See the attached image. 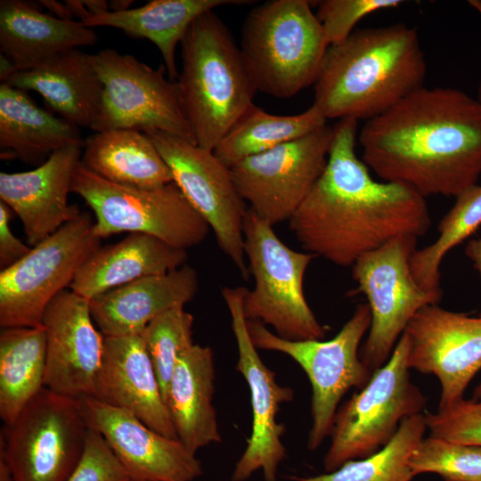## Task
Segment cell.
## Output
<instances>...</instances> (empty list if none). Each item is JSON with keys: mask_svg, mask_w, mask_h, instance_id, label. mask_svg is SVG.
<instances>
[{"mask_svg": "<svg viewBox=\"0 0 481 481\" xmlns=\"http://www.w3.org/2000/svg\"><path fill=\"white\" fill-rule=\"evenodd\" d=\"M357 121L340 119L326 167L289 220L304 250L343 267L404 235H425L431 219L425 198L409 185L378 182L355 153Z\"/></svg>", "mask_w": 481, "mask_h": 481, "instance_id": "6da1fadb", "label": "cell"}, {"mask_svg": "<svg viewBox=\"0 0 481 481\" xmlns=\"http://www.w3.org/2000/svg\"><path fill=\"white\" fill-rule=\"evenodd\" d=\"M363 161L382 181L423 198L457 197L481 175V104L450 87H420L359 134Z\"/></svg>", "mask_w": 481, "mask_h": 481, "instance_id": "7a4b0ae2", "label": "cell"}, {"mask_svg": "<svg viewBox=\"0 0 481 481\" xmlns=\"http://www.w3.org/2000/svg\"><path fill=\"white\" fill-rule=\"evenodd\" d=\"M427 63L415 29L404 24L355 29L330 45L314 82L328 118H373L422 87Z\"/></svg>", "mask_w": 481, "mask_h": 481, "instance_id": "3957f363", "label": "cell"}, {"mask_svg": "<svg viewBox=\"0 0 481 481\" xmlns=\"http://www.w3.org/2000/svg\"><path fill=\"white\" fill-rule=\"evenodd\" d=\"M180 45L183 108L196 143L214 151L254 104L257 90L240 48L214 11L199 16Z\"/></svg>", "mask_w": 481, "mask_h": 481, "instance_id": "277c9868", "label": "cell"}, {"mask_svg": "<svg viewBox=\"0 0 481 481\" xmlns=\"http://www.w3.org/2000/svg\"><path fill=\"white\" fill-rule=\"evenodd\" d=\"M307 0H272L252 9L240 51L257 91L290 98L314 84L329 47Z\"/></svg>", "mask_w": 481, "mask_h": 481, "instance_id": "5b68a950", "label": "cell"}, {"mask_svg": "<svg viewBox=\"0 0 481 481\" xmlns=\"http://www.w3.org/2000/svg\"><path fill=\"white\" fill-rule=\"evenodd\" d=\"M244 252L255 281L244 297L246 319L271 326L287 340L323 339L328 327L317 320L303 288L314 256L289 248L250 208L244 222Z\"/></svg>", "mask_w": 481, "mask_h": 481, "instance_id": "8992f818", "label": "cell"}, {"mask_svg": "<svg viewBox=\"0 0 481 481\" xmlns=\"http://www.w3.org/2000/svg\"><path fill=\"white\" fill-rule=\"evenodd\" d=\"M71 192L93 210V230L100 239L138 232L187 250L203 242L210 231L174 182L156 189L125 186L102 178L80 162Z\"/></svg>", "mask_w": 481, "mask_h": 481, "instance_id": "52a82bcc", "label": "cell"}, {"mask_svg": "<svg viewBox=\"0 0 481 481\" xmlns=\"http://www.w3.org/2000/svg\"><path fill=\"white\" fill-rule=\"evenodd\" d=\"M371 322L368 303L356 306L352 316L329 340L291 341L261 322L247 320L257 349L276 351L292 358L306 373L312 387V424L307 447L316 450L330 436L338 404L352 387L362 389L373 372L360 358V344Z\"/></svg>", "mask_w": 481, "mask_h": 481, "instance_id": "ba28073f", "label": "cell"}, {"mask_svg": "<svg viewBox=\"0 0 481 481\" xmlns=\"http://www.w3.org/2000/svg\"><path fill=\"white\" fill-rule=\"evenodd\" d=\"M408 354L404 332L388 361L338 409L323 460L326 472L375 453L393 438L403 420L421 412L426 398L411 380Z\"/></svg>", "mask_w": 481, "mask_h": 481, "instance_id": "9c48e42d", "label": "cell"}, {"mask_svg": "<svg viewBox=\"0 0 481 481\" xmlns=\"http://www.w3.org/2000/svg\"><path fill=\"white\" fill-rule=\"evenodd\" d=\"M87 58L102 86L99 111L91 129L160 131L196 143L177 81L131 54L101 50Z\"/></svg>", "mask_w": 481, "mask_h": 481, "instance_id": "30bf717a", "label": "cell"}, {"mask_svg": "<svg viewBox=\"0 0 481 481\" xmlns=\"http://www.w3.org/2000/svg\"><path fill=\"white\" fill-rule=\"evenodd\" d=\"M87 212L65 224L22 259L0 272V326H42L45 311L69 289L83 265L102 247Z\"/></svg>", "mask_w": 481, "mask_h": 481, "instance_id": "8fae6325", "label": "cell"}, {"mask_svg": "<svg viewBox=\"0 0 481 481\" xmlns=\"http://www.w3.org/2000/svg\"><path fill=\"white\" fill-rule=\"evenodd\" d=\"M89 428L78 399L44 387L4 426L0 454L14 481H66L83 455Z\"/></svg>", "mask_w": 481, "mask_h": 481, "instance_id": "7c38bea8", "label": "cell"}, {"mask_svg": "<svg viewBox=\"0 0 481 481\" xmlns=\"http://www.w3.org/2000/svg\"><path fill=\"white\" fill-rule=\"evenodd\" d=\"M417 240L412 235L396 237L363 254L351 266L371 313L360 358L372 372L388 361L416 313L441 300L422 289L412 275L411 257L417 249Z\"/></svg>", "mask_w": 481, "mask_h": 481, "instance_id": "4fadbf2b", "label": "cell"}, {"mask_svg": "<svg viewBox=\"0 0 481 481\" xmlns=\"http://www.w3.org/2000/svg\"><path fill=\"white\" fill-rule=\"evenodd\" d=\"M169 167L174 183L206 220L217 245L241 277L249 279L244 252V222L249 209L233 182L231 168L214 151L160 131L145 133Z\"/></svg>", "mask_w": 481, "mask_h": 481, "instance_id": "5bb4252c", "label": "cell"}, {"mask_svg": "<svg viewBox=\"0 0 481 481\" xmlns=\"http://www.w3.org/2000/svg\"><path fill=\"white\" fill-rule=\"evenodd\" d=\"M333 127L246 158L231 167L235 186L260 218L274 226L289 221L322 174Z\"/></svg>", "mask_w": 481, "mask_h": 481, "instance_id": "9a60e30c", "label": "cell"}, {"mask_svg": "<svg viewBox=\"0 0 481 481\" xmlns=\"http://www.w3.org/2000/svg\"><path fill=\"white\" fill-rule=\"evenodd\" d=\"M247 289L242 286L222 289L237 345L236 370L249 386L252 409L251 433L232 481H245L258 470L265 481H277L279 466L286 458L281 440L285 427L277 422V414L281 404L293 399V391L277 382L275 373L264 363L252 342L243 312Z\"/></svg>", "mask_w": 481, "mask_h": 481, "instance_id": "2e32d148", "label": "cell"}, {"mask_svg": "<svg viewBox=\"0 0 481 481\" xmlns=\"http://www.w3.org/2000/svg\"><path fill=\"white\" fill-rule=\"evenodd\" d=\"M404 333L409 368L434 374L439 380L438 408L464 398L468 385L481 369V316L428 305L416 313Z\"/></svg>", "mask_w": 481, "mask_h": 481, "instance_id": "e0dca14e", "label": "cell"}, {"mask_svg": "<svg viewBox=\"0 0 481 481\" xmlns=\"http://www.w3.org/2000/svg\"><path fill=\"white\" fill-rule=\"evenodd\" d=\"M79 400L88 427L102 435L134 481H194L200 461L179 439L165 436L131 412L94 397Z\"/></svg>", "mask_w": 481, "mask_h": 481, "instance_id": "ac0fdd59", "label": "cell"}, {"mask_svg": "<svg viewBox=\"0 0 481 481\" xmlns=\"http://www.w3.org/2000/svg\"><path fill=\"white\" fill-rule=\"evenodd\" d=\"M45 387L65 396H94L104 336L96 329L89 300L71 289L59 293L46 307Z\"/></svg>", "mask_w": 481, "mask_h": 481, "instance_id": "d6986e66", "label": "cell"}, {"mask_svg": "<svg viewBox=\"0 0 481 481\" xmlns=\"http://www.w3.org/2000/svg\"><path fill=\"white\" fill-rule=\"evenodd\" d=\"M82 145L54 151L36 168L0 173V200L21 221L27 243L35 247L82 212L68 202Z\"/></svg>", "mask_w": 481, "mask_h": 481, "instance_id": "ffe728a7", "label": "cell"}, {"mask_svg": "<svg viewBox=\"0 0 481 481\" xmlns=\"http://www.w3.org/2000/svg\"><path fill=\"white\" fill-rule=\"evenodd\" d=\"M126 409L156 432L178 439L141 335L105 337L94 396Z\"/></svg>", "mask_w": 481, "mask_h": 481, "instance_id": "44dd1931", "label": "cell"}, {"mask_svg": "<svg viewBox=\"0 0 481 481\" xmlns=\"http://www.w3.org/2000/svg\"><path fill=\"white\" fill-rule=\"evenodd\" d=\"M199 289L194 268L184 265L135 280L89 300L95 325L105 337L139 335L159 314L184 307Z\"/></svg>", "mask_w": 481, "mask_h": 481, "instance_id": "7402d4cb", "label": "cell"}, {"mask_svg": "<svg viewBox=\"0 0 481 481\" xmlns=\"http://www.w3.org/2000/svg\"><path fill=\"white\" fill-rule=\"evenodd\" d=\"M97 40L94 29L79 20H61L20 0L0 2L1 54L12 61L15 72Z\"/></svg>", "mask_w": 481, "mask_h": 481, "instance_id": "603a6c76", "label": "cell"}, {"mask_svg": "<svg viewBox=\"0 0 481 481\" xmlns=\"http://www.w3.org/2000/svg\"><path fill=\"white\" fill-rule=\"evenodd\" d=\"M187 250L143 233H128L101 247L79 269L69 289L88 300L135 280L167 273L185 265Z\"/></svg>", "mask_w": 481, "mask_h": 481, "instance_id": "cb8c5ba5", "label": "cell"}, {"mask_svg": "<svg viewBox=\"0 0 481 481\" xmlns=\"http://www.w3.org/2000/svg\"><path fill=\"white\" fill-rule=\"evenodd\" d=\"M214 382L212 349L193 344L176 362L166 404L178 439L194 454L222 439L213 404Z\"/></svg>", "mask_w": 481, "mask_h": 481, "instance_id": "d4e9b609", "label": "cell"}, {"mask_svg": "<svg viewBox=\"0 0 481 481\" xmlns=\"http://www.w3.org/2000/svg\"><path fill=\"white\" fill-rule=\"evenodd\" d=\"M4 83L36 91L63 119L90 128L103 90L87 53L77 49L56 54L31 69L15 72Z\"/></svg>", "mask_w": 481, "mask_h": 481, "instance_id": "484cf974", "label": "cell"}, {"mask_svg": "<svg viewBox=\"0 0 481 481\" xmlns=\"http://www.w3.org/2000/svg\"><path fill=\"white\" fill-rule=\"evenodd\" d=\"M78 126L38 107L23 90L0 85V158L40 166L56 151L84 146Z\"/></svg>", "mask_w": 481, "mask_h": 481, "instance_id": "4316f807", "label": "cell"}, {"mask_svg": "<svg viewBox=\"0 0 481 481\" xmlns=\"http://www.w3.org/2000/svg\"><path fill=\"white\" fill-rule=\"evenodd\" d=\"M81 164L112 183L156 189L174 182L152 140L135 129L97 132L85 141Z\"/></svg>", "mask_w": 481, "mask_h": 481, "instance_id": "83f0119b", "label": "cell"}, {"mask_svg": "<svg viewBox=\"0 0 481 481\" xmlns=\"http://www.w3.org/2000/svg\"><path fill=\"white\" fill-rule=\"evenodd\" d=\"M248 0H152L124 12H104L91 15L84 22L88 28L111 27L135 37H144L159 49L171 80L178 77L175 50L191 24L201 14Z\"/></svg>", "mask_w": 481, "mask_h": 481, "instance_id": "f1b7e54d", "label": "cell"}, {"mask_svg": "<svg viewBox=\"0 0 481 481\" xmlns=\"http://www.w3.org/2000/svg\"><path fill=\"white\" fill-rule=\"evenodd\" d=\"M43 326L4 328L0 333V418L11 425L45 387Z\"/></svg>", "mask_w": 481, "mask_h": 481, "instance_id": "f546056e", "label": "cell"}, {"mask_svg": "<svg viewBox=\"0 0 481 481\" xmlns=\"http://www.w3.org/2000/svg\"><path fill=\"white\" fill-rule=\"evenodd\" d=\"M327 118L313 104L296 115H273L251 105L214 150L230 168L242 159L307 135L326 124Z\"/></svg>", "mask_w": 481, "mask_h": 481, "instance_id": "4dcf8cb0", "label": "cell"}, {"mask_svg": "<svg viewBox=\"0 0 481 481\" xmlns=\"http://www.w3.org/2000/svg\"><path fill=\"white\" fill-rule=\"evenodd\" d=\"M437 226L438 237L431 244L416 249L411 269L417 283L442 298L440 267L444 257L472 235L481 225V185L466 189Z\"/></svg>", "mask_w": 481, "mask_h": 481, "instance_id": "1f68e13d", "label": "cell"}, {"mask_svg": "<svg viewBox=\"0 0 481 481\" xmlns=\"http://www.w3.org/2000/svg\"><path fill=\"white\" fill-rule=\"evenodd\" d=\"M427 429L424 414L402 420L393 438L375 453L346 462L325 474L295 477L297 481H411L409 459Z\"/></svg>", "mask_w": 481, "mask_h": 481, "instance_id": "d6a6232c", "label": "cell"}, {"mask_svg": "<svg viewBox=\"0 0 481 481\" xmlns=\"http://www.w3.org/2000/svg\"><path fill=\"white\" fill-rule=\"evenodd\" d=\"M192 326V314L184 307H175L154 318L140 334L156 371L165 403L176 362L194 344Z\"/></svg>", "mask_w": 481, "mask_h": 481, "instance_id": "836d02e7", "label": "cell"}, {"mask_svg": "<svg viewBox=\"0 0 481 481\" xmlns=\"http://www.w3.org/2000/svg\"><path fill=\"white\" fill-rule=\"evenodd\" d=\"M409 465L414 477L436 473L445 481H481V446L429 436L415 447Z\"/></svg>", "mask_w": 481, "mask_h": 481, "instance_id": "e575fe53", "label": "cell"}, {"mask_svg": "<svg viewBox=\"0 0 481 481\" xmlns=\"http://www.w3.org/2000/svg\"><path fill=\"white\" fill-rule=\"evenodd\" d=\"M424 417L430 436L481 446V397L460 399Z\"/></svg>", "mask_w": 481, "mask_h": 481, "instance_id": "d590c367", "label": "cell"}, {"mask_svg": "<svg viewBox=\"0 0 481 481\" xmlns=\"http://www.w3.org/2000/svg\"><path fill=\"white\" fill-rule=\"evenodd\" d=\"M402 3L400 0H325L319 3L316 16L330 46L347 38L363 17Z\"/></svg>", "mask_w": 481, "mask_h": 481, "instance_id": "8d00e7d4", "label": "cell"}, {"mask_svg": "<svg viewBox=\"0 0 481 481\" xmlns=\"http://www.w3.org/2000/svg\"><path fill=\"white\" fill-rule=\"evenodd\" d=\"M104 438L89 428L83 455L66 481H130Z\"/></svg>", "mask_w": 481, "mask_h": 481, "instance_id": "74e56055", "label": "cell"}, {"mask_svg": "<svg viewBox=\"0 0 481 481\" xmlns=\"http://www.w3.org/2000/svg\"><path fill=\"white\" fill-rule=\"evenodd\" d=\"M12 209L0 200V269L4 270L24 257L32 247L18 239L10 227Z\"/></svg>", "mask_w": 481, "mask_h": 481, "instance_id": "f35d334b", "label": "cell"}, {"mask_svg": "<svg viewBox=\"0 0 481 481\" xmlns=\"http://www.w3.org/2000/svg\"><path fill=\"white\" fill-rule=\"evenodd\" d=\"M465 254L481 276V237L469 240L465 247ZM479 316H481V311Z\"/></svg>", "mask_w": 481, "mask_h": 481, "instance_id": "ab89813d", "label": "cell"}, {"mask_svg": "<svg viewBox=\"0 0 481 481\" xmlns=\"http://www.w3.org/2000/svg\"><path fill=\"white\" fill-rule=\"evenodd\" d=\"M39 3L51 11L56 18L66 20H75L67 4L55 0H40Z\"/></svg>", "mask_w": 481, "mask_h": 481, "instance_id": "60d3db41", "label": "cell"}, {"mask_svg": "<svg viewBox=\"0 0 481 481\" xmlns=\"http://www.w3.org/2000/svg\"><path fill=\"white\" fill-rule=\"evenodd\" d=\"M65 4L72 12L74 18H77L80 22H84L91 16V13L80 0H66Z\"/></svg>", "mask_w": 481, "mask_h": 481, "instance_id": "b9f144b4", "label": "cell"}, {"mask_svg": "<svg viewBox=\"0 0 481 481\" xmlns=\"http://www.w3.org/2000/svg\"><path fill=\"white\" fill-rule=\"evenodd\" d=\"M83 3L91 15L110 11L109 3L105 0H86Z\"/></svg>", "mask_w": 481, "mask_h": 481, "instance_id": "7bdbcfd3", "label": "cell"}, {"mask_svg": "<svg viewBox=\"0 0 481 481\" xmlns=\"http://www.w3.org/2000/svg\"><path fill=\"white\" fill-rule=\"evenodd\" d=\"M0 481H14L12 470L3 455L0 454Z\"/></svg>", "mask_w": 481, "mask_h": 481, "instance_id": "ee69618b", "label": "cell"}, {"mask_svg": "<svg viewBox=\"0 0 481 481\" xmlns=\"http://www.w3.org/2000/svg\"><path fill=\"white\" fill-rule=\"evenodd\" d=\"M132 3L133 0H111L109 2V8L110 12H124L129 10Z\"/></svg>", "mask_w": 481, "mask_h": 481, "instance_id": "f6af8a7d", "label": "cell"}, {"mask_svg": "<svg viewBox=\"0 0 481 481\" xmlns=\"http://www.w3.org/2000/svg\"><path fill=\"white\" fill-rule=\"evenodd\" d=\"M469 5L474 8L481 16V0H470Z\"/></svg>", "mask_w": 481, "mask_h": 481, "instance_id": "bcb514c9", "label": "cell"}, {"mask_svg": "<svg viewBox=\"0 0 481 481\" xmlns=\"http://www.w3.org/2000/svg\"><path fill=\"white\" fill-rule=\"evenodd\" d=\"M481 397V383L478 385V387L474 391V397L475 399Z\"/></svg>", "mask_w": 481, "mask_h": 481, "instance_id": "7dc6e473", "label": "cell"}, {"mask_svg": "<svg viewBox=\"0 0 481 481\" xmlns=\"http://www.w3.org/2000/svg\"><path fill=\"white\" fill-rule=\"evenodd\" d=\"M477 100L478 102L481 104V80H480V83H479V86H478V89H477Z\"/></svg>", "mask_w": 481, "mask_h": 481, "instance_id": "c3c4849f", "label": "cell"}, {"mask_svg": "<svg viewBox=\"0 0 481 481\" xmlns=\"http://www.w3.org/2000/svg\"><path fill=\"white\" fill-rule=\"evenodd\" d=\"M130 481H134V480H130Z\"/></svg>", "mask_w": 481, "mask_h": 481, "instance_id": "681fc988", "label": "cell"}]
</instances>
